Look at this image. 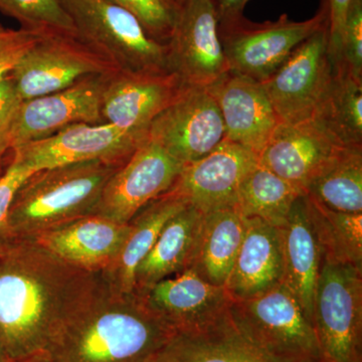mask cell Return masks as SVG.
<instances>
[{"label":"cell","mask_w":362,"mask_h":362,"mask_svg":"<svg viewBox=\"0 0 362 362\" xmlns=\"http://www.w3.org/2000/svg\"><path fill=\"white\" fill-rule=\"evenodd\" d=\"M101 273L66 263L33 240L0 252V340L9 361L47 351L90 299Z\"/></svg>","instance_id":"cell-1"},{"label":"cell","mask_w":362,"mask_h":362,"mask_svg":"<svg viewBox=\"0 0 362 362\" xmlns=\"http://www.w3.org/2000/svg\"><path fill=\"white\" fill-rule=\"evenodd\" d=\"M136 292L101 281L84 307L52 339L54 362H152L175 335Z\"/></svg>","instance_id":"cell-2"},{"label":"cell","mask_w":362,"mask_h":362,"mask_svg":"<svg viewBox=\"0 0 362 362\" xmlns=\"http://www.w3.org/2000/svg\"><path fill=\"white\" fill-rule=\"evenodd\" d=\"M125 162L95 160L44 169L23 181L8 211L16 240H32L68 221L95 214L111 176Z\"/></svg>","instance_id":"cell-3"},{"label":"cell","mask_w":362,"mask_h":362,"mask_svg":"<svg viewBox=\"0 0 362 362\" xmlns=\"http://www.w3.org/2000/svg\"><path fill=\"white\" fill-rule=\"evenodd\" d=\"M235 327L269 362H323L313 324L282 283L247 300H233Z\"/></svg>","instance_id":"cell-4"},{"label":"cell","mask_w":362,"mask_h":362,"mask_svg":"<svg viewBox=\"0 0 362 362\" xmlns=\"http://www.w3.org/2000/svg\"><path fill=\"white\" fill-rule=\"evenodd\" d=\"M83 44L118 70L171 73L168 45L147 35L134 16L112 0H61Z\"/></svg>","instance_id":"cell-5"},{"label":"cell","mask_w":362,"mask_h":362,"mask_svg":"<svg viewBox=\"0 0 362 362\" xmlns=\"http://www.w3.org/2000/svg\"><path fill=\"white\" fill-rule=\"evenodd\" d=\"M313 326L323 362H362V268L322 261Z\"/></svg>","instance_id":"cell-6"},{"label":"cell","mask_w":362,"mask_h":362,"mask_svg":"<svg viewBox=\"0 0 362 362\" xmlns=\"http://www.w3.org/2000/svg\"><path fill=\"white\" fill-rule=\"evenodd\" d=\"M327 23V1L322 0L320 8L310 20L294 21L285 13L277 21L258 23L244 16L218 30L230 71L263 83L298 45Z\"/></svg>","instance_id":"cell-7"},{"label":"cell","mask_w":362,"mask_h":362,"mask_svg":"<svg viewBox=\"0 0 362 362\" xmlns=\"http://www.w3.org/2000/svg\"><path fill=\"white\" fill-rule=\"evenodd\" d=\"M329 23L305 40L262 83L279 122L297 124L313 118L332 78L328 42Z\"/></svg>","instance_id":"cell-8"},{"label":"cell","mask_w":362,"mask_h":362,"mask_svg":"<svg viewBox=\"0 0 362 362\" xmlns=\"http://www.w3.org/2000/svg\"><path fill=\"white\" fill-rule=\"evenodd\" d=\"M220 108L209 88L183 84L154 119L148 139L185 164L204 158L225 140Z\"/></svg>","instance_id":"cell-9"},{"label":"cell","mask_w":362,"mask_h":362,"mask_svg":"<svg viewBox=\"0 0 362 362\" xmlns=\"http://www.w3.org/2000/svg\"><path fill=\"white\" fill-rule=\"evenodd\" d=\"M115 71L77 37L49 33L28 49L9 76L25 101L65 89L87 76Z\"/></svg>","instance_id":"cell-10"},{"label":"cell","mask_w":362,"mask_h":362,"mask_svg":"<svg viewBox=\"0 0 362 362\" xmlns=\"http://www.w3.org/2000/svg\"><path fill=\"white\" fill-rule=\"evenodd\" d=\"M147 138L110 124L77 123L44 139L14 147L11 153L37 173L80 162H126Z\"/></svg>","instance_id":"cell-11"},{"label":"cell","mask_w":362,"mask_h":362,"mask_svg":"<svg viewBox=\"0 0 362 362\" xmlns=\"http://www.w3.org/2000/svg\"><path fill=\"white\" fill-rule=\"evenodd\" d=\"M109 75L87 76L65 89L21 101L7 127L11 149L73 124H102V98Z\"/></svg>","instance_id":"cell-12"},{"label":"cell","mask_w":362,"mask_h":362,"mask_svg":"<svg viewBox=\"0 0 362 362\" xmlns=\"http://www.w3.org/2000/svg\"><path fill=\"white\" fill-rule=\"evenodd\" d=\"M182 168L147 138L106 183L95 214L129 223L142 207L173 188Z\"/></svg>","instance_id":"cell-13"},{"label":"cell","mask_w":362,"mask_h":362,"mask_svg":"<svg viewBox=\"0 0 362 362\" xmlns=\"http://www.w3.org/2000/svg\"><path fill=\"white\" fill-rule=\"evenodd\" d=\"M168 45L169 69L183 84L209 87L230 71L209 0H185L181 4Z\"/></svg>","instance_id":"cell-14"},{"label":"cell","mask_w":362,"mask_h":362,"mask_svg":"<svg viewBox=\"0 0 362 362\" xmlns=\"http://www.w3.org/2000/svg\"><path fill=\"white\" fill-rule=\"evenodd\" d=\"M139 295L175 333L209 327L225 315L233 302L226 287L209 284L190 269L159 281Z\"/></svg>","instance_id":"cell-15"},{"label":"cell","mask_w":362,"mask_h":362,"mask_svg":"<svg viewBox=\"0 0 362 362\" xmlns=\"http://www.w3.org/2000/svg\"><path fill=\"white\" fill-rule=\"evenodd\" d=\"M183 83L175 73L115 71L102 98V124L148 137L150 125L177 96Z\"/></svg>","instance_id":"cell-16"},{"label":"cell","mask_w":362,"mask_h":362,"mask_svg":"<svg viewBox=\"0 0 362 362\" xmlns=\"http://www.w3.org/2000/svg\"><path fill=\"white\" fill-rule=\"evenodd\" d=\"M258 156L226 139L204 158L185 164L173 185L202 214L235 207L240 183Z\"/></svg>","instance_id":"cell-17"},{"label":"cell","mask_w":362,"mask_h":362,"mask_svg":"<svg viewBox=\"0 0 362 362\" xmlns=\"http://www.w3.org/2000/svg\"><path fill=\"white\" fill-rule=\"evenodd\" d=\"M207 88L220 108L226 139L259 156L279 124L262 83L228 71Z\"/></svg>","instance_id":"cell-18"},{"label":"cell","mask_w":362,"mask_h":362,"mask_svg":"<svg viewBox=\"0 0 362 362\" xmlns=\"http://www.w3.org/2000/svg\"><path fill=\"white\" fill-rule=\"evenodd\" d=\"M129 232V223L90 214L45 230L32 240L76 268L101 273L118 258Z\"/></svg>","instance_id":"cell-19"},{"label":"cell","mask_w":362,"mask_h":362,"mask_svg":"<svg viewBox=\"0 0 362 362\" xmlns=\"http://www.w3.org/2000/svg\"><path fill=\"white\" fill-rule=\"evenodd\" d=\"M325 132L313 121L279 122L258 156L259 163L299 188H307L337 150Z\"/></svg>","instance_id":"cell-20"},{"label":"cell","mask_w":362,"mask_h":362,"mask_svg":"<svg viewBox=\"0 0 362 362\" xmlns=\"http://www.w3.org/2000/svg\"><path fill=\"white\" fill-rule=\"evenodd\" d=\"M284 282L280 232L259 218H245V233L226 285L233 300H247Z\"/></svg>","instance_id":"cell-21"},{"label":"cell","mask_w":362,"mask_h":362,"mask_svg":"<svg viewBox=\"0 0 362 362\" xmlns=\"http://www.w3.org/2000/svg\"><path fill=\"white\" fill-rule=\"evenodd\" d=\"M279 228L284 259V284L313 324L314 297L322 264V252L307 214L305 195L293 204Z\"/></svg>","instance_id":"cell-22"},{"label":"cell","mask_w":362,"mask_h":362,"mask_svg":"<svg viewBox=\"0 0 362 362\" xmlns=\"http://www.w3.org/2000/svg\"><path fill=\"white\" fill-rule=\"evenodd\" d=\"M188 204L187 199L173 187L142 207L128 223L129 235L118 258L108 270L101 272L105 281L117 291L134 292L138 265L154 246L166 223Z\"/></svg>","instance_id":"cell-23"},{"label":"cell","mask_w":362,"mask_h":362,"mask_svg":"<svg viewBox=\"0 0 362 362\" xmlns=\"http://www.w3.org/2000/svg\"><path fill=\"white\" fill-rule=\"evenodd\" d=\"M245 233L235 207L202 214L188 269L206 282L226 287Z\"/></svg>","instance_id":"cell-24"},{"label":"cell","mask_w":362,"mask_h":362,"mask_svg":"<svg viewBox=\"0 0 362 362\" xmlns=\"http://www.w3.org/2000/svg\"><path fill=\"white\" fill-rule=\"evenodd\" d=\"M152 362H269L240 334L230 312L209 327L175 333Z\"/></svg>","instance_id":"cell-25"},{"label":"cell","mask_w":362,"mask_h":362,"mask_svg":"<svg viewBox=\"0 0 362 362\" xmlns=\"http://www.w3.org/2000/svg\"><path fill=\"white\" fill-rule=\"evenodd\" d=\"M202 214L188 204L166 223L156 244L136 269L134 292L141 294L159 281L188 269Z\"/></svg>","instance_id":"cell-26"},{"label":"cell","mask_w":362,"mask_h":362,"mask_svg":"<svg viewBox=\"0 0 362 362\" xmlns=\"http://www.w3.org/2000/svg\"><path fill=\"white\" fill-rule=\"evenodd\" d=\"M340 147H362V78L343 64L332 78L312 120Z\"/></svg>","instance_id":"cell-27"},{"label":"cell","mask_w":362,"mask_h":362,"mask_svg":"<svg viewBox=\"0 0 362 362\" xmlns=\"http://www.w3.org/2000/svg\"><path fill=\"white\" fill-rule=\"evenodd\" d=\"M306 195L333 211L362 214V147H337Z\"/></svg>","instance_id":"cell-28"},{"label":"cell","mask_w":362,"mask_h":362,"mask_svg":"<svg viewBox=\"0 0 362 362\" xmlns=\"http://www.w3.org/2000/svg\"><path fill=\"white\" fill-rule=\"evenodd\" d=\"M306 195L299 188L258 163L247 173L238 192L235 209L244 218H259L281 228L298 197Z\"/></svg>","instance_id":"cell-29"},{"label":"cell","mask_w":362,"mask_h":362,"mask_svg":"<svg viewBox=\"0 0 362 362\" xmlns=\"http://www.w3.org/2000/svg\"><path fill=\"white\" fill-rule=\"evenodd\" d=\"M322 261L362 268V214L333 211L305 195Z\"/></svg>","instance_id":"cell-30"},{"label":"cell","mask_w":362,"mask_h":362,"mask_svg":"<svg viewBox=\"0 0 362 362\" xmlns=\"http://www.w3.org/2000/svg\"><path fill=\"white\" fill-rule=\"evenodd\" d=\"M0 11L25 30L77 37L61 0H0Z\"/></svg>","instance_id":"cell-31"},{"label":"cell","mask_w":362,"mask_h":362,"mask_svg":"<svg viewBox=\"0 0 362 362\" xmlns=\"http://www.w3.org/2000/svg\"><path fill=\"white\" fill-rule=\"evenodd\" d=\"M134 16L151 39L168 45L173 32L180 6L175 0H112Z\"/></svg>","instance_id":"cell-32"},{"label":"cell","mask_w":362,"mask_h":362,"mask_svg":"<svg viewBox=\"0 0 362 362\" xmlns=\"http://www.w3.org/2000/svg\"><path fill=\"white\" fill-rule=\"evenodd\" d=\"M33 173H35V171L21 163L11 153V161L4 175L0 177V252H4L16 240L9 230V209L16 192L23 185V181L28 180Z\"/></svg>","instance_id":"cell-33"},{"label":"cell","mask_w":362,"mask_h":362,"mask_svg":"<svg viewBox=\"0 0 362 362\" xmlns=\"http://www.w3.org/2000/svg\"><path fill=\"white\" fill-rule=\"evenodd\" d=\"M45 35L25 28H4L0 25V81L7 77L28 49Z\"/></svg>","instance_id":"cell-34"},{"label":"cell","mask_w":362,"mask_h":362,"mask_svg":"<svg viewBox=\"0 0 362 362\" xmlns=\"http://www.w3.org/2000/svg\"><path fill=\"white\" fill-rule=\"evenodd\" d=\"M342 64L362 78V0H351L343 35Z\"/></svg>","instance_id":"cell-35"},{"label":"cell","mask_w":362,"mask_h":362,"mask_svg":"<svg viewBox=\"0 0 362 362\" xmlns=\"http://www.w3.org/2000/svg\"><path fill=\"white\" fill-rule=\"evenodd\" d=\"M329 11L328 52L333 68L342 64L343 35L351 0H326Z\"/></svg>","instance_id":"cell-36"},{"label":"cell","mask_w":362,"mask_h":362,"mask_svg":"<svg viewBox=\"0 0 362 362\" xmlns=\"http://www.w3.org/2000/svg\"><path fill=\"white\" fill-rule=\"evenodd\" d=\"M21 101L23 100L11 76L0 81V132L8 126L11 117Z\"/></svg>","instance_id":"cell-37"},{"label":"cell","mask_w":362,"mask_h":362,"mask_svg":"<svg viewBox=\"0 0 362 362\" xmlns=\"http://www.w3.org/2000/svg\"><path fill=\"white\" fill-rule=\"evenodd\" d=\"M218 20V30L232 25L244 18L250 0H209Z\"/></svg>","instance_id":"cell-38"},{"label":"cell","mask_w":362,"mask_h":362,"mask_svg":"<svg viewBox=\"0 0 362 362\" xmlns=\"http://www.w3.org/2000/svg\"><path fill=\"white\" fill-rule=\"evenodd\" d=\"M11 147L7 137V127L0 132V177L4 175L6 168L4 169V162L7 153H11Z\"/></svg>","instance_id":"cell-39"},{"label":"cell","mask_w":362,"mask_h":362,"mask_svg":"<svg viewBox=\"0 0 362 362\" xmlns=\"http://www.w3.org/2000/svg\"><path fill=\"white\" fill-rule=\"evenodd\" d=\"M7 362H54L49 357L47 352H40V354H33L30 356H26L25 358L14 359V361H8Z\"/></svg>","instance_id":"cell-40"},{"label":"cell","mask_w":362,"mask_h":362,"mask_svg":"<svg viewBox=\"0 0 362 362\" xmlns=\"http://www.w3.org/2000/svg\"><path fill=\"white\" fill-rule=\"evenodd\" d=\"M8 361L6 351H4V345H2L1 340H0V362H7Z\"/></svg>","instance_id":"cell-41"},{"label":"cell","mask_w":362,"mask_h":362,"mask_svg":"<svg viewBox=\"0 0 362 362\" xmlns=\"http://www.w3.org/2000/svg\"><path fill=\"white\" fill-rule=\"evenodd\" d=\"M176 2H177L178 4H180V6H181V4H182L185 0H175Z\"/></svg>","instance_id":"cell-42"}]
</instances>
